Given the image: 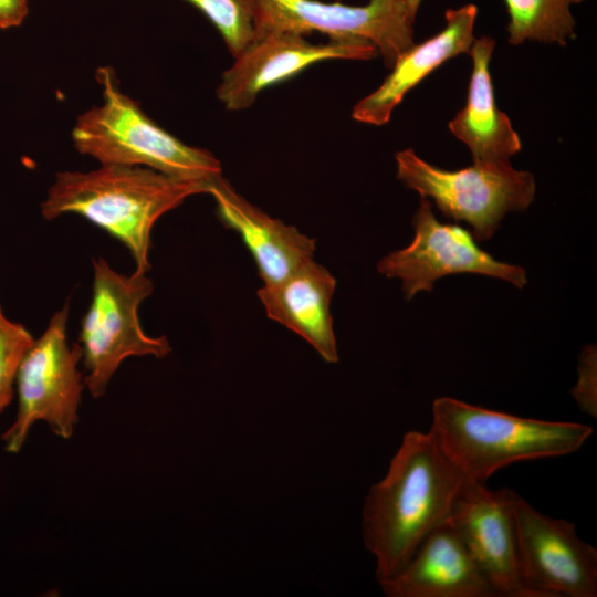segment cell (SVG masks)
<instances>
[{"label":"cell","instance_id":"6da1fadb","mask_svg":"<svg viewBox=\"0 0 597 597\" xmlns=\"http://www.w3.org/2000/svg\"><path fill=\"white\" fill-rule=\"evenodd\" d=\"M465 482L430 430L404 434L363 507V540L376 559L378 583L399 573L425 537L449 519Z\"/></svg>","mask_w":597,"mask_h":597},{"label":"cell","instance_id":"7a4b0ae2","mask_svg":"<svg viewBox=\"0 0 597 597\" xmlns=\"http://www.w3.org/2000/svg\"><path fill=\"white\" fill-rule=\"evenodd\" d=\"M208 182L140 166L101 165L90 171H62L49 187L41 213L46 220L69 213L85 218L126 247L136 272L147 273L157 220L188 197L207 193Z\"/></svg>","mask_w":597,"mask_h":597},{"label":"cell","instance_id":"3957f363","mask_svg":"<svg viewBox=\"0 0 597 597\" xmlns=\"http://www.w3.org/2000/svg\"><path fill=\"white\" fill-rule=\"evenodd\" d=\"M430 431L465 479L479 483L515 462L576 452L594 432L578 422L523 418L451 397L433 401Z\"/></svg>","mask_w":597,"mask_h":597},{"label":"cell","instance_id":"277c9868","mask_svg":"<svg viewBox=\"0 0 597 597\" xmlns=\"http://www.w3.org/2000/svg\"><path fill=\"white\" fill-rule=\"evenodd\" d=\"M96 78L103 103L80 115L73 127L78 153L101 165L140 166L186 180L221 176L220 161L210 151L182 143L124 94L111 67H100Z\"/></svg>","mask_w":597,"mask_h":597},{"label":"cell","instance_id":"5b68a950","mask_svg":"<svg viewBox=\"0 0 597 597\" xmlns=\"http://www.w3.org/2000/svg\"><path fill=\"white\" fill-rule=\"evenodd\" d=\"M153 291L146 273L121 274L103 258L93 259L92 300L82 318L78 344L87 370L84 385L94 398L104 396L127 357L163 358L170 353L167 337L147 335L139 322V306Z\"/></svg>","mask_w":597,"mask_h":597},{"label":"cell","instance_id":"8992f818","mask_svg":"<svg viewBox=\"0 0 597 597\" xmlns=\"http://www.w3.org/2000/svg\"><path fill=\"white\" fill-rule=\"evenodd\" d=\"M395 158L397 177L407 188L432 198L446 217L469 223L479 241L490 239L509 211H523L534 199L533 175L514 169L510 161L474 163L450 171L428 164L410 148Z\"/></svg>","mask_w":597,"mask_h":597},{"label":"cell","instance_id":"52a82bcc","mask_svg":"<svg viewBox=\"0 0 597 597\" xmlns=\"http://www.w3.org/2000/svg\"><path fill=\"white\" fill-rule=\"evenodd\" d=\"M69 304L56 311L27 352L17 374L18 412L14 422L2 434L8 452H18L38 420L52 431L70 438L77 422V409L84 388L77 368L82 359L78 343L69 344Z\"/></svg>","mask_w":597,"mask_h":597},{"label":"cell","instance_id":"ba28073f","mask_svg":"<svg viewBox=\"0 0 597 597\" xmlns=\"http://www.w3.org/2000/svg\"><path fill=\"white\" fill-rule=\"evenodd\" d=\"M256 38L270 31L306 34L318 31L331 39H360L373 43L392 67L413 43L411 13L404 0H369L365 6L318 0H254Z\"/></svg>","mask_w":597,"mask_h":597},{"label":"cell","instance_id":"9c48e42d","mask_svg":"<svg viewBox=\"0 0 597 597\" xmlns=\"http://www.w3.org/2000/svg\"><path fill=\"white\" fill-rule=\"evenodd\" d=\"M415 235L409 245L384 256L380 274L399 279L406 300L431 292L436 281L450 274L472 273L506 281L519 289L526 284L523 268L495 260L474 242L473 234L457 224L439 222L428 198L413 217Z\"/></svg>","mask_w":597,"mask_h":597},{"label":"cell","instance_id":"30bf717a","mask_svg":"<svg viewBox=\"0 0 597 597\" xmlns=\"http://www.w3.org/2000/svg\"><path fill=\"white\" fill-rule=\"evenodd\" d=\"M514 523L520 576L535 597L597 596V551L574 523L541 513L519 494Z\"/></svg>","mask_w":597,"mask_h":597},{"label":"cell","instance_id":"8fae6325","mask_svg":"<svg viewBox=\"0 0 597 597\" xmlns=\"http://www.w3.org/2000/svg\"><path fill=\"white\" fill-rule=\"evenodd\" d=\"M376 46L360 39H331L313 44L303 34L290 31L265 32L239 54L223 73L218 98L229 111L249 107L268 86L290 78L313 63L324 60H369Z\"/></svg>","mask_w":597,"mask_h":597},{"label":"cell","instance_id":"7c38bea8","mask_svg":"<svg viewBox=\"0 0 597 597\" xmlns=\"http://www.w3.org/2000/svg\"><path fill=\"white\" fill-rule=\"evenodd\" d=\"M509 488L465 482L449 516L470 555L496 596L535 597L523 583L517 564L514 505Z\"/></svg>","mask_w":597,"mask_h":597},{"label":"cell","instance_id":"4fadbf2b","mask_svg":"<svg viewBox=\"0 0 597 597\" xmlns=\"http://www.w3.org/2000/svg\"><path fill=\"white\" fill-rule=\"evenodd\" d=\"M379 586L388 597L496 596L449 520L432 530L402 569Z\"/></svg>","mask_w":597,"mask_h":597},{"label":"cell","instance_id":"5bb4252c","mask_svg":"<svg viewBox=\"0 0 597 597\" xmlns=\"http://www.w3.org/2000/svg\"><path fill=\"white\" fill-rule=\"evenodd\" d=\"M220 221L239 233L263 284L282 281L313 259L316 241L274 219L239 195L221 176L208 182Z\"/></svg>","mask_w":597,"mask_h":597},{"label":"cell","instance_id":"9a60e30c","mask_svg":"<svg viewBox=\"0 0 597 597\" xmlns=\"http://www.w3.org/2000/svg\"><path fill=\"white\" fill-rule=\"evenodd\" d=\"M335 289L334 275L312 259L282 281L263 284L258 297L269 318L301 336L323 360L334 364L338 360L331 314Z\"/></svg>","mask_w":597,"mask_h":597},{"label":"cell","instance_id":"2e32d148","mask_svg":"<svg viewBox=\"0 0 597 597\" xmlns=\"http://www.w3.org/2000/svg\"><path fill=\"white\" fill-rule=\"evenodd\" d=\"M478 8L470 3L446 11V27L434 36L405 51L381 85L362 98L353 108L355 121L386 124L404 96L447 60L469 53Z\"/></svg>","mask_w":597,"mask_h":597},{"label":"cell","instance_id":"e0dca14e","mask_svg":"<svg viewBox=\"0 0 597 597\" xmlns=\"http://www.w3.org/2000/svg\"><path fill=\"white\" fill-rule=\"evenodd\" d=\"M495 41L474 40L469 53L473 70L465 106L449 123L451 133L470 149L474 163H506L521 142L509 117L495 104L489 70Z\"/></svg>","mask_w":597,"mask_h":597},{"label":"cell","instance_id":"ac0fdd59","mask_svg":"<svg viewBox=\"0 0 597 597\" xmlns=\"http://www.w3.org/2000/svg\"><path fill=\"white\" fill-rule=\"evenodd\" d=\"M510 17L506 30L511 44L526 40L566 45L574 39L570 7L584 0H503Z\"/></svg>","mask_w":597,"mask_h":597},{"label":"cell","instance_id":"d6986e66","mask_svg":"<svg viewBox=\"0 0 597 597\" xmlns=\"http://www.w3.org/2000/svg\"><path fill=\"white\" fill-rule=\"evenodd\" d=\"M216 25L229 51L237 57L256 38L254 0H186Z\"/></svg>","mask_w":597,"mask_h":597},{"label":"cell","instance_id":"ffe728a7","mask_svg":"<svg viewBox=\"0 0 597 597\" xmlns=\"http://www.w3.org/2000/svg\"><path fill=\"white\" fill-rule=\"evenodd\" d=\"M33 343L31 333L10 321L0 305V413L11 402L19 367Z\"/></svg>","mask_w":597,"mask_h":597},{"label":"cell","instance_id":"44dd1931","mask_svg":"<svg viewBox=\"0 0 597 597\" xmlns=\"http://www.w3.org/2000/svg\"><path fill=\"white\" fill-rule=\"evenodd\" d=\"M579 378L573 389V396L580 410L590 417H597L596 396V350L587 346L579 359Z\"/></svg>","mask_w":597,"mask_h":597},{"label":"cell","instance_id":"7402d4cb","mask_svg":"<svg viewBox=\"0 0 597 597\" xmlns=\"http://www.w3.org/2000/svg\"><path fill=\"white\" fill-rule=\"evenodd\" d=\"M29 0H0V29L20 25L28 14Z\"/></svg>","mask_w":597,"mask_h":597},{"label":"cell","instance_id":"603a6c76","mask_svg":"<svg viewBox=\"0 0 597 597\" xmlns=\"http://www.w3.org/2000/svg\"><path fill=\"white\" fill-rule=\"evenodd\" d=\"M404 1L408 6L411 13L417 17V12H418V9H419L422 0H404Z\"/></svg>","mask_w":597,"mask_h":597}]
</instances>
